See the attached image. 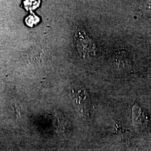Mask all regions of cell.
I'll return each mask as SVG.
<instances>
[{"instance_id":"obj_1","label":"cell","mask_w":151,"mask_h":151,"mask_svg":"<svg viewBox=\"0 0 151 151\" xmlns=\"http://www.w3.org/2000/svg\"><path fill=\"white\" fill-rule=\"evenodd\" d=\"M76 45L81 58H91L96 54V47L91 39L81 28H77L75 32Z\"/></svg>"},{"instance_id":"obj_2","label":"cell","mask_w":151,"mask_h":151,"mask_svg":"<svg viewBox=\"0 0 151 151\" xmlns=\"http://www.w3.org/2000/svg\"><path fill=\"white\" fill-rule=\"evenodd\" d=\"M72 102L82 116L87 117L89 115L91 110L90 98L84 87L77 86L71 90Z\"/></svg>"},{"instance_id":"obj_3","label":"cell","mask_w":151,"mask_h":151,"mask_svg":"<svg viewBox=\"0 0 151 151\" xmlns=\"http://www.w3.org/2000/svg\"><path fill=\"white\" fill-rule=\"evenodd\" d=\"M30 19H32V22H29V24H28V25H32V26L33 24H37L38 22H35V21H34V20H37V19H38V17H36V16H30L28 17Z\"/></svg>"}]
</instances>
